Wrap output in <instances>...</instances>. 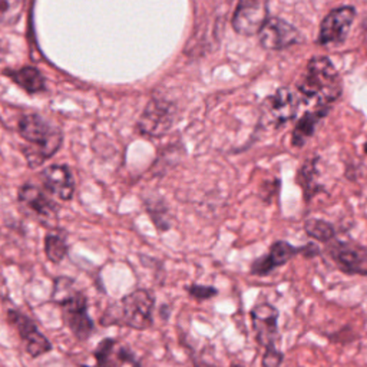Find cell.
<instances>
[{
    "label": "cell",
    "mask_w": 367,
    "mask_h": 367,
    "mask_svg": "<svg viewBox=\"0 0 367 367\" xmlns=\"http://www.w3.org/2000/svg\"><path fill=\"white\" fill-rule=\"evenodd\" d=\"M364 153L367 154V141H366V145H364Z\"/></svg>",
    "instance_id": "83f0119b"
},
{
    "label": "cell",
    "mask_w": 367,
    "mask_h": 367,
    "mask_svg": "<svg viewBox=\"0 0 367 367\" xmlns=\"http://www.w3.org/2000/svg\"><path fill=\"white\" fill-rule=\"evenodd\" d=\"M19 200L41 217L52 218L56 215L58 205L46 197V194L33 185H25L19 192Z\"/></svg>",
    "instance_id": "2e32d148"
},
{
    "label": "cell",
    "mask_w": 367,
    "mask_h": 367,
    "mask_svg": "<svg viewBox=\"0 0 367 367\" xmlns=\"http://www.w3.org/2000/svg\"><path fill=\"white\" fill-rule=\"evenodd\" d=\"M154 307L155 300L151 293L148 290L138 289L120 299L119 303L108 307L100 323L102 326L120 324L144 331L154 323Z\"/></svg>",
    "instance_id": "3957f363"
},
{
    "label": "cell",
    "mask_w": 367,
    "mask_h": 367,
    "mask_svg": "<svg viewBox=\"0 0 367 367\" xmlns=\"http://www.w3.org/2000/svg\"><path fill=\"white\" fill-rule=\"evenodd\" d=\"M231 367H244V366H241V364H237V363H232V364H231Z\"/></svg>",
    "instance_id": "484cf974"
},
{
    "label": "cell",
    "mask_w": 367,
    "mask_h": 367,
    "mask_svg": "<svg viewBox=\"0 0 367 367\" xmlns=\"http://www.w3.org/2000/svg\"><path fill=\"white\" fill-rule=\"evenodd\" d=\"M324 254L346 276L367 277V246L353 239H331Z\"/></svg>",
    "instance_id": "8992f818"
},
{
    "label": "cell",
    "mask_w": 367,
    "mask_h": 367,
    "mask_svg": "<svg viewBox=\"0 0 367 367\" xmlns=\"http://www.w3.org/2000/svg\"><path fill=\"white\" fill-rule=\"evenodd\" d=\"M8 76H11L21 88L28 91L29 93L41 92L45 88L43 76L35 68H22L19 71H11L8 72Z\"/></svg>",
    "instance_id": "ac0fdd59"
},
{
    "label": "cell",
    "mask_w": 367,
    "mask_h": 367,
    "mask_svg": "<svg viewBox=\"0 0 367 367\" xmlns=\"http://www.w3.org/2000/svg\"><path fill=\"white\" fill-rule=\"evenodd\" d=\"M45 253L51 263L59 264L68 256V244L58 234H48L45 238Z\"/></svg>",
    "instance_id": "ffe728a7"
},
{
    "label": "cell",
    "mask_w": 367,
    "mask_h": 367,
    "mask_svg": "<svg viewBox=\"0 0 367 367\" xmlns=\"http://www.w3.org/2000/svg\"><path fill=\"white\" fill-rule=\"evenodd\" d=\"M330 106H317L313 110L306 112L297 122V125L291 135V143L294 147H303L314 134L319 122L329 113Z\"/></svg>",
    "instance_id": "9a60e30c"
},
{
    "label": "cell",
    "mask_w": 367,
    "mask_h": 367,
    "mask_svg": "<svg viewBox=\"0 0 367 367\" xmlns=\"http://www.w3.org/2000/svg\"><path fill=\"white\" fill-rule=\"evenodd\" d=\"M73 284L75 281L69 277L55 279L52 301L61 306L63 323L72 334L79 341H86L92 336L95 324L88 313V299Z\"/></svg>",
    "instance_id": "7a4b0ae2"
},
{
    "label": "cell",
    "mask_w": 367,
    "mask_h": 367,
    "mask_svg": "<svg viewBox=\"0 0 367 367\" xmlns=\"http://www.w3.org/2000/svg\"><path fill=\"white\" fill-rule=\"evenodd\" d=\"M171 124V116L165 105H160L158 102H153L148 106L145 115L141 119V130L143 134H161L165 131Z\"/></svg>",
    "instance_id": "e0dca14e"
},
{
    "label": "cell",
    "mask_w": 367,
    "mask_h": 367,
    "mask_svg": "<svg viewBox=\"0 0 367 367\" xmlns=\"http://www.w3.org/2000/svg\"><path fill=\"white\" fill-rule=\"evenodd\" d=\"M19 133L25 141L33 145L26 155L32 167L52 157L62 144V134L38 115L24 116L19 122Z\"/></svg>",
    "instance_id": "277c9868"
},
{
    "label": "cell",
    "mask_w": 367,
    "mask_h": 367,
    "mask_svg": "<svg viewBox=\"0 0 367 367\" xmlns=\"http://www.w3.org/2000/svg\"><path fill=\"white\" fill-rule=\"evenodd\" d=\"M304 231L310 238L324 242V244L330 242L336 237L333 224H330L324 219H320V218H309L304 222Z\"/></svg>",
    "instance_id": "d6986e66"
},
{
    "label": "cell",
    "mask_w": 367,
    "mask_h": 367,
    "mask_svg": "<svg viewBox=\"0 0 367 367\" xmlns=\"http://www.w3.org/2000/svg\"><path fill=\"white\" fill-rule=\"evenodd\" d=\"M358 336L356 334V331L350 327V326H344L340 330L334 331L331 336H327V338L333 343H338V344H348L351 341H354Z\"/></svg>",
    "instance_id": "cb8c5ba5"
},
{
    "label": "cell",
    "mask_w": 367,
    "mask_h": 367,
    "mask_svg": "<svg viewBox=\"0 0 367 367\" xmlns=\"http://www.w3.org/2000/svg\"><path fill=\"white\" fill-rule=\"evenodd\" d=\"M283 361H284V353L277 347L264 350L263 360H262L263 367H280Z\"/></svg>",
    "instance_id": "603a6c76"
},
{
    "label": "cell",
    "mask_w": 367,
    "mask_h": 367,
    "mask_svg": "<svg viewBox=\"0 0 367 367\" xmlns=\"http://www.w3.org/2000/svg\"><path fill=\"white\" fill-rule=\"evenodd\" d=\"M252 324L256 334V341L266 348L276 347V338L279 334V316L280 311L276 306L263 301L256 304L252 311Z\"/></svg>",
    "instance_id": "30bf717a"
},
{
    "label": "cell",
    "mask_w": 367,
    "mask_h": 367,
    "mask_svg": "<svg viewBox=\"0 0 367 367\" xmlns=\"http://www.w3.org/2000/svg\"><path fill=\"white\" fill-rule=\"evenodd\" d=\"M5 58V49L2 46V43H0V61H2Z\"/></svg>",
    "instance_id": "d4e9b609"
},
{
    "label": "cell",
    "mask_w": 367,
    "mask_h": 367,
    "mask_svg": "<svg viewBox=\"0 0 367 367\" xmlns=\"http://www.w3.org/2000/svg\"><path fill=\"white\" fill-rule=\"evenodd\" d=\"M93 357L96 361L95 367H122L127 363L135 364L138 361L130 347L109 337L99 341L93 350Z\"/></svg>",
    "instance_id": "4fadbf2b"
},
{
    "label": "cell",
    "mask_w": 367,
    "mask_h": 367,
    "mask_svg": "<svg viewBox=\"0 0 367 367\" xmlns=\"http://www.w3.org/2000/svg\"><path fill=\"white\" fill-rule=\"evenodd\" d=\"M269 18V0H239L234 12L232 28L242 36L259 35Z\"/></svg>",
    "instance_id": "52a82bcc"
},
{
    "label": "cell",
    "mask_w": 367,
    "mask_h": 367,
    "mask_svg": "<svg viewBox=\"0 0 367 367\" xmlns=\"http://www.w3.org/2000/svg\"><path fill=\"white\" fill-rule=\"evenodd\" d=\"M297 256L311 260L321 256V250L316 242H307L301 247H296L284 239H277L272 244L269 254L260 256L250 264V274L254 277H267Z\"/></svg>",
    "instance_id": "5b68a950"
},
{
    "label": "cell",
    "mask_w": 367,
    "mask_h": 367,
    "mask_svg": "<svg viewBox=\"0 0 367 367\" xmlns=\"http://www.w3.org/2000/svg\"><path fill=\"white\" fill-rule=\"evenodd\" d=\"M300 102L301 96L297 91L280 88L264 102V113L267 115L273 125L281 127L286 122L296 118L300 108Z\"/></svg>",
    "instance_id": "8fae6325"
},
{
    "label": "cell",
    "mask_w": 367,
    "mask_h": 367,
    "mask_svg": "<svg viewBox=\"0 0 367 367\" xmlns=\"http://www.w3.org/2000/svg\"><path fill=\"white\" fill-rule=\"evenodd\" d=\"M43 185L61 200H71L75 192V182L71 171L62 165H52L42 172Z\"/></svg>",
    "instance_id": "5bb4252c"
},
{
    "label": "cell",
    "mask_w": 367,
    "mask_h": 367,
    "mask_svg": "<svg viewBox=\"0 0 367 367\" xmlns=\"http://www.w3.org/2000/svg\"><path fill=\"white\" fill-rule=\"evenodd\" d=\"M354 18L356 9L353 6H341L331 11L320 25L317 43L333 45L343 42L347 38Z\"/></svg>",
    "instance_id": "7c38bea8"
},
{
    "label": "cell",
    "mask_w": 367,
    "mask_h": 367,
    "mask_svg": "<svg viewBox=\"0 0 367 367\" xmlns=\"http://www.w3.org/2000/svg\"><path fill=\"white\" fill-rule=\"evenodd\" d=\"M297 92L317 106H330L343 92L341 78L329 58L316 56L309 61L306 71L297 82Z\"/></svg>",
    "instance_id": "6da1fadb"
},
{
    "label": "cell",
    "mask_w": 367,
    "mask_h": 367,
    "mask_svg": "<svg viewBox=\"0 0 367 367\" xmlns=\"http://www.w3.org/2000/svg\"><path fill=\"white\" fill-rule=\"evenodd\" d=\"M6 316H8L9 323L12 326H15V329L18 330L19 337L24 341L25 348L32 358H38V357L52 351V348H53L52 343L48 340V337L45 334H42V331L38 329V326L35 324V321L31 317L24 314L19 309L8 310Z\"/></svg>",
    "instance_id": "ba28073f"
},
{
    "label": "cell",
    "mask_w": 367,
    "mask_h": 367,
    "mask_svg": "<svg viewBox=\"0 0 367 367\" xmlns=\"http://www.w3.org/2000/svg\"><path fill=\"white\" fill-rule=\"evenodd\" d=\"M26 0H0V24L14 25L25 11Z\"/></svg>",
    "instance_id": "44dd1931"
},
{
    "label": "cell",
    "mask_w": 367,
    "mask_h": 367,
    "mask_svg": "<svg viewBox=\"0 0 367 367\" xmlns=\"http://www.w3.org/2000/svg\"><path fill=\"white\" fill-rule=\"evenodd\" d=\"M260 43L267 51H284L303 42V36L297 28L280 18H269L262 28Z\"/></svg>",
    "instance_id": "9c48e42d"
},
{
    "label": "cell",
    "mask_w": 367,
    "mask_h": 367,
    "mask_svg": "<svg viewBox=\"0 0 367 367\" xmlns=\"http://www.w3.org/2000/svg\"><path fill=\"white\" fill-rule=\"evenodd\" d=\"M185 291L191 297H194L200 301H205V300H210V299L218 296V289H215L214 286H202V284H195V283L187 286Z\"/></svg>",
    "instance_id": "7402d4cb"
},
{
    "label": "cell",
    "mask_w": 367,
    "mask_h": 367,
    "mask_svg": "<svg viewBox=\"0 0 367 367\" xmlns=\"http://www.w3.org/2000/svg\"><path fill=\"white\" fill-rule=\"evenodd\" d=\"M134 367H143V366H141V363H140V361H137V363L134 364Z\"/></svg>",
    "instance_id": "4316f807"
}]
</instances>
